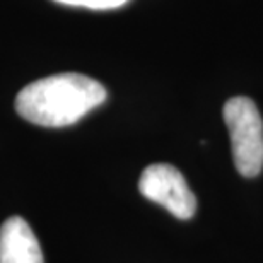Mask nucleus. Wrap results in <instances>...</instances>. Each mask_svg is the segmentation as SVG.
Here are the masks:
<instances>
[{"instance_id": "obj_1", "label": "nucleus", "mask_w": 263, "mask_h": 263, "mask_svg": "<svg viewBox=\"0 0 263 263\" xmlns=\"http://www.w3.org/2000/svg\"><path fill=\"white\" fill-rule=\"evenodd\" d=\"M106 89L82 73H57L28 84L15 98V111L48 128L68 127L106 99Z\"/></svg>"}, {"instance_id": "obj_2", "label": "nucleus", "mask_w": 263, "mask_h": 263, "mask_svg": "<svg viewBox=\"0 0 263 263\" xmlns=\"http://www.w3.org/2000/svg\"><path fill=\"white\" fill-rule=\"evenodd\" d=\"M234 166L245 178H255L263 167V120L250 98H231L224 106Z\"/></svg>"}, {"instance_id": "obj_3", "label": "nucleus", "mask_w": 263, "mask_h": 263, "mask_svg": "<svg viewBox=\"0 0 263 263\" xmlns=\"http://www.w3.org/2000/svg\"><path fill=\"white\" fill-rule=\"evenodd\" d=\"M139 190L147 200L159 203L178 219H190L197 212V198L190 190L185 176L175 166L151 164L139 180Z\"/></svg>"}, {"instance_id": "obj_4", "label": "nucleus", "mask_w": 263, "mask_h": 263, "mask_svg": "<svg viewBox=\"0 0 263 263\" xmlns=\"http://www.w3.org/2000/svg\"><path fill=\"white\" fill-rule=\"evenodd\" d=\"M0 263H43V251L23 217H9L0 228Z\"/></svg>"}, {"instance_id": "obj_5", "label": "nucleus", "mask_w": 263, "mask_h": 263, "mask_svg": "<svg viewBox=\"0 0 263 263\" xmlns=\"http://www.w3.org/2000/svg\"><path fill=\"white\" fill-rule=\"evenodd\" d=\"M59 4L72 5V7H86L92 10H109L118 9L128 2V0H55Z\"/></svg>"}]
</instances>
